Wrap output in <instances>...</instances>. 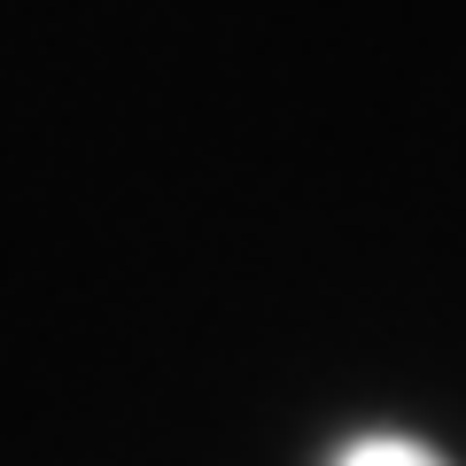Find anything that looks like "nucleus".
<instances>
[{
    "mask_svg": "<svg viewBox=\"0 0 466 466\" xmlns=\"http://www.w3.org/2000/svg\"><path fill=\"white\" fill-rule=\"evenodd\" d=\"M334 466H443V459L428 443H412V435H358Z\"/></svg>",
    "mask_w": 466,
    "mask_h": 466,
    "instance_id": "obj_1",
    "label": "nucleus"
}]
</instances>
